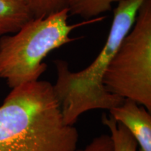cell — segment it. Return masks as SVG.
<instances>
[{
    "mask_svg": "<svg viewBox=\"0 0 151 151\" xmlns=\"http://www.w3.org/2000/svg\"><path fill=\"white\" fill-rule=\"evenodd\" d=\"M78 141L48 81L12 88L0 106V151H75Z\"/></svg>",
    "mask_w": 151,
    "mask_h": 151,
    "instance_id": "cell-1",
    "label": "cell"
},
{
    "mask_svg": "<svg viewBox=\"0 0 151 151\" xmlns=\"http://www.w3.org/2000/svg\"><path fill=\"white\" fill-rule=\"evenodd\" d=\"M145 0H120L113 11L110 32L103 48L88 67L77 72L71 71L67 62H54L57 80L53 86L59 101L64 122L73 125L84 113L94 109L111 110L124 99L108 92L103 77L118 47L135 22L138 11Z\"/></svg>",
    "mask_w": 151,
    "mask_h": 151,
    "instance_id": "cell-2",
    "label": "cell"
},
{
    "mask_svg": "<svg viewBox=\"0 0 151 151\" xmlns=\"http://www.w3.org/2000/svg\"><path fill=\"white\" fill-rule=\"evenodd\" d=\"M68 9L45 17L33 18L12 35L0 39V78L9 88L39 80L46 71L45 58L52 50L75 41L76 28L103 20L97 17L78 24L68 23Z\"/></svg>",
    "mask_w": 151,
    "mask_h": 151,
    "instance_id": "cell-3",
    "label": "cell"
},
{
    "mask_svg": "<svg viewBox=\"0 0 151 151\" xmlns=\"http://www.w3.org/2000/svg\"><path fill=\"white\" fill-rule=\"evenodd\" d=\"M108 92L151 112V0H145L103 77Z\"/></svg>",
    "mask_w": 151,
    "mask_h": 151,
    "instance_id": "cell-4",
    "label": "cell"
},
{
    "mask_svg": "<svg viewBox=\"0 0 151 151\" xmlns=\"http://www.w3.org/2000/svg\"><path fill=\"white\" fill-rule=\"evenodd\" d=\"M116 122L128 129L140 146V151H151V115L143 106L124 99L121 104L109 110Z\"/></svg>",
    "mask_w": 151,
    "mask_h": 151,
    "instance_id": "cell-5",
    "label": "cell"
},
{
    "mask_svg": "<svg viewBox=\"0 0 151 151\" xmlns=\"http://www.w3.org/2000/svg\"><path fill=\"white\" fill-rule=\"evenodd\" d=\"M33 18L18 0H0V36L14 34Z\"/></svg>",
    "mask_w": 151,
    "mask_h": 151,
    "instance_id": "cell-6",
    "label": "cell"
},
{
    "mask_svg": "<svg viewBox=\"0 0 151 151\" xmlns=\"http://www.w3.org/2000/svg\"><path fill=\"white\" fill-rule=\"evenodd\" d=\"M120 0H69V14L76 15L86 20L99 17L111 11L112 4Z\"/></svg>",
    "mask_w": 151,
    "mask_h": 151,
    "instance_id": "cell-7",
    "label": "cell"
},
{
    "mask_svg": "<svg viewBox=\"0 0 151 151\" xmlns=\"http://www.w3.org/2000/svg\"><path fill=\"white\" fill-rule=\"evenodd\" d=\"M101 120L110 131L113 151H137V141L123 124L105 113L102 115Z\"/></svg>",
    "mask_w": 151,
    "mask_h": 151,
    "instance_id": "cell-8",
    "label": "cell"
},
{
    "mask_svg": "<svg viewBox=\"0 0 151 151\" xmlns=\"http://www.w3.org/2000/svg\"><path fill=\"white\" fill-rule=\"evenodd\" d=\"M27 8L33 18L45 17L68 9L69 0H18Z\"/></svg>",
    "mask_w": 151,
    "mask_h": 151,
    "instance_id": "cell-9",
    "label": "cell"
},
{
    "mask_svg": "<svg viewBox=\"0 0 151 151\" xmlns=\"http://www.w3.org/2000/svg\"><path fill=\"white\" fill-rule=\"evenodd\" d=\"M75 151H113V142L110 135L101 134L92 139L84 148Z\"/></svg>",
    "mask_w": 151,
    "mask_h": 151,
    "instance_id": "cell-10",
    "label": "cell"
}]
</instances>
